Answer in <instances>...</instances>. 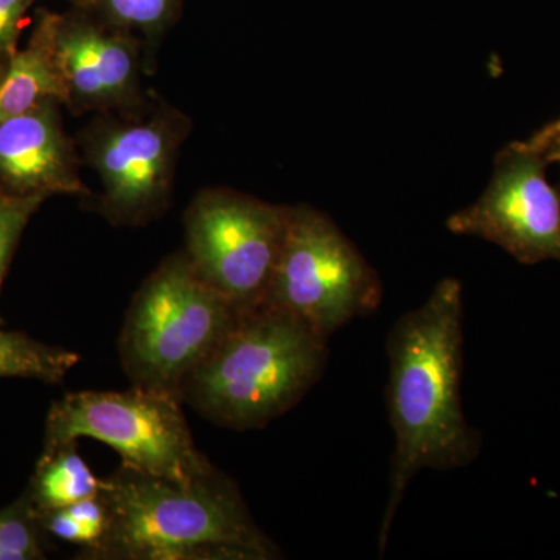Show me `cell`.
I'll use <instances>...</instances> for the list:
<instances>
[{"label": "cell", "mask_w": 560, "mask_h": 560, "mask_svg": "<svg viewBox=\"0 0 560 560\" xmlns=\"http://www.w3.org/2000/svg\"><path fill=\"white\" fill-rule=\"evenodd\" d=\"M46 14L65 83V106L73 116L149 108L142 79L149 73L145 46L139 36L80 7L66 13L46 10Z\"/></svg>", "instance_id": "cell-10"}, {"label": "cell", "mask_w": 560, "mask_h": 560, "mask_svg": "<svg viewBox=\"0 0 560 560\" xmlns=\"http://www.w3.org/2000/svg\"><path fill=\"white\" fill-rule=\"evenodd\" d=\"M46 200L44 197H18L0 187V283L9 270L22 232Z\"/></svg>", "instance_id": "cell-16"}, {"label": "cell", "mask_w": 560, "mask_h": 560, "mask_svg": "<svg viewBox=\"0 0 560 560\" xmlns=\"http://www.w3.org/2000/svg\"><path fill=\"white\" fill-rule=\"evenodd\" d=\"M464 349L463 285L442 279L427 301L401 315L386 341L389 422L396 447L378 547L388 545L408 486L423 469L452 470L477 459L481 436L460 399Z\"/></svg>", "instance_id": "cell-1"}, {"label": "cell", "mask_w": 560, "mask_h": 560, "mask_svg": "<svg viewBox=\"0 0 560 560\" xmlns=\"http://www.w3.org/2000/svg\"><path fill=\"white\" fill-rule=\"evenodd\" d=\"M101 488V478L92 474L72 442L44 453L35 478L33 501L39 512L57 511L95 495Z\"/></svg>", "instance_id": "cell-13"}, {"label": "cell", "mask_w": 560, "mask_h": 560, "mask_svg": "<svg viewBox=\"0 0 560 560\" xmlns=\"http://www.w3.org/2000/svg\"><path fill=\"white\" fill-rule=\"evenodd\" d=\"M329 338L267 302L246 308L187 375L179 399L210 422L264 429L300 404L326 371Z\"/></svg>", "instance_id": "cell-3"}, {"label": "cell", "mask_w": 560, "mask_h": 560, "mask_svg": "<svg viewBox=\"0 0 560 560\" xmlns=\"http://www.w3.org/2000/svg\"><path fill=\"white\" fill-rule=\"evenodd\" d=\"M5 68H7V66H5ZM5 68H0V79H2L3 70H5Z\"/></svg>", "instance_id": "cell-22"}, {"label": "cell", "mask_w": 560, "mask_h": 560, "mask_svg": "<svg viewBox=\"0 0 560 560\" xmlns=\"http://www.w3.org/2000/svg\"><path fill=\"white\" fill-rule=\"evenodd\" d=\"M381 278L320 210L289 206L285 237L265 302L323 337L377 311Z\"/></svg>", "instance_id": "cell-7"}, {"label": "cell", "mask_w": 560, "mask_h": 560, "mask_svg": "<svg viewBox=\"0 0 560 560\" xmlns=\"http://www.w3.org/2000/svg\"><path fill=\"white\" fill-rule=\"evenodd\" d=\"M62 103L46 101L0 120V187L18 197L90 198L80 176V150L62 127Z\"/></svg>", "instance_id": "cell-11"}, {"label": "cell", "mask_w": 560, "mask_h": 560, "mask_svg": "<svg viewBox=\"0 0 560 560\" xmlns=\"http://www.w3.org/2000/svg\"><path fill=\"white\" fill-rule=\"evenodd\" d=\"M66 2L72 3V7H80V9H84L88 0H66Z\"/></svg>", "instance_id": "cell-21"}, {"label": "cell", "mask_w": 560, "mask_h": 560, "mask_svg": "<svg viewBox=\"0 0 560 560\" xmlns=\"http://www.w3.org/2000/svg\"><path fill=\"white\" fill-rule=\"evenodd\" d=\"M79 363L80 353L0 329V377L61 383Z\"/></svg>", "instance_id": "cell-15"}, {"label": "cell", "mask_w": 560, "mask_h": 560, "mask_svg": "<svg viewBox=\"0 0 560 560\" xmlns=\"http://www.w3.org/2000/svg\"><path fill=\"white\" fill-rule=\"evenodd\" d=\"M39 515L46 529L54 534L55 537H58V539L69 541V544L81 545L83 550H90L92 547L91 534L68 511L39 512Z\"/></svg>", "instance_id": "cell-19"}, {"label": "cell", "mask_w": 560, "mask_h": 560, "mask_svg": "<svg viewBox=\"0 0 560 560\" xmlns=\"http://www.w3.org/2000/svg\"><path fill=\"white\" fill-rule=\"evenodd\" d=\"M184 0H88L84 9L121 31L135 33L145 46L147 72L156 62L161 40L175 27Z\"/></svg>", "instance_id": "cell-14"}, {"label": "cell", "mask_w": 560, "mask_h": 560, "mask_svg": "<svg viewBox=\"0 0 560 560\" xmlns=\"http://www.w3.org/2000/svg\"><path fill=\"white\" fill-rule=\"evenodd\" d=\"M241 312L200 278L184 250L168 256L143 280L125 316L119 338L125 374L132 386L179 397L187 375Z\"/></svg>", "instance_id": "cell-4"}, {"label": "cell", "mask_w": 560, "mask_h": 560, "mask_svg": "<svg viewBox=\"0 0 560 560\" xmlns=\"http://www.w3.org/2000/svg\"><path fill=\"white\" fill-rule=\"evenodd\" d=\"M108 526L84 560H275L237 485L213 469L189 481L121 466L98 490Z\"/></svg>", "instance_id": "cell-2"}, {"label": "cell", "mask_w": 560, "mask_h": 560, "mask_svg": "<svg viewBox=\"0 0 560 560\" xmlns=\"http://www.w3.org/2000/svg\"><path fill=\"white\" fill-rule=\"evenodd\" d=\"M190 130L189 116L167 103L136 114H95L77 140L102 183L95 210L114 226H145L164 215Z\"/></svg>", "instance_id": "cell-6"}, {"label": "cell", "mask_w": 560, "mask_h": 560, "mask_svg": "<svg viewBox=\"0 0 560 560\" xmlns=\"http://www.w3.org/2000/svg\"><path fill=\"white\" fill-rule=\"evenodd\" d=\"M539 132L497 156L489 186L447 220L453 234L493 243L526 265L560 260V194L548 183Z\"/></svg>", "instance_id": "cell-9"}, {"label": "cell", "mask_w": 560, "mask_h": 560, "mask_svg": "<svg viewBox=\"0 0 560 560\" xmlns=\"http://www.w3.org/2000/svg\"><path fill=\"white\" fill-rule=\"evenodd\" d=\"M556 121H558V125H559V127H560V119H558V120H556Z\"/></svg>", "instance_id": "cell-23"}, {"label": "cell", "mask_w": 560, "mask_h": 560, "mask_svg": "<svg viewBox=\"0 0 560 560\" xmlns=\"http://www.w3.org/2000/svg\"><path fill=\"white\" fill-rule=\"evenodd\" d=\"M43 559L36 529L25 512L0 515V560Z\"/></svg>", "instance_id": "cell-17"}, {"label": "cell", "mask_w": 560, "mask_h": 560, "mask_svg": "<svg viewBox=\"0 0 560 560\" xmlns=\"http://www.w3.org/2000/svg\"><path fill=\"white\" fill-rule=\"evenodd\" d=\"M540 138L544 139L545 147H547L548 160L550 162H558L560 164V127L558 121H551L547 127L537 131Z\"/></svg>", "instance_id": "cell-20"}, {"label": "cell", "mask_w": 560, "mask_h": 560, "mask_svg": "<svg viewBox=\"0 0 560 560\" xmlns=\"http://www.w3.org/2000/svg\"><path fill=\"white\" fill-rule=\"evenodd\" d=\"M46 101H58L65 106L62 83L46 10L36 14L35 27L24 49L11 58L0 79V120L20 116Z\"/></svg>", "instance_id": "cell-12"}, {"label": "cell", "mask_w": 560, "mask_h": 560, "mask_svg": "<svg viewBox=\"0 0 560 560\" xmlns=\"http://www.w3.org/2000/svg\"><path fill=\"white\" fill-rule=\"evenodd\" d=\"M35 0H0V68L20 50L21 33Z\"/></svg>", "instance_id": "cell-18"}, {"label": "cell", "mask_w": 560, "mask_h": 560, "mask_svg": "<svg viewBox=\"0 0 560 560\" xmlns=\"http://www.w3.org/2000/svg\"><path fill=\"white\" fill-rule=\"evenodd\" d=\"M180 405L173 394L140 386L66 394L47 418L44 453L91 438L113 447L131 469L194 480L215 467L195 445Z\"/></svg>", "instance_id": "cell-5"}, {"label": "cell", "mask_w": 560, "mask_h": 560, "mask_svg": "<svg viewBox=\"0 0 560 560\" xmlns=\"http://www.w3.org/2000/svg\"><path fill=\"white\" fill-rule=\"evenodd\" d=\"M287 219L289 206L231 189H206L184 213V253L202 280L246 311L267 298Z\"/></svg>", "instance_id": "cell-8"}]
</instances>
